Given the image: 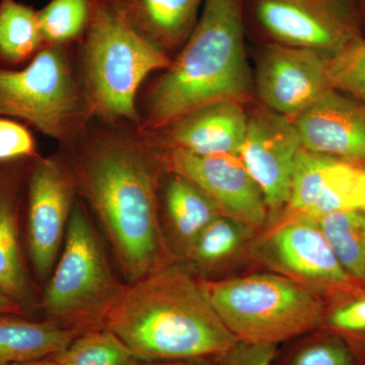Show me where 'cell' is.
Listing matches in <instances>:
<instances>
[{
  "label": "cell",
  "mask_w": 365,
  "mask_h": 365,
  "mask_svg": "<svg viewBox=\"0 0 365 365\" xmlns=\"http://www.w3.org/2000/svg\"><path fill=\"white\" fill-rule=\"evenodd\" d=\"M88 128L66 151L78 197L97 218L126 282L175 256L163 234L160 189L168 173L160 151L136 126Z\"/></svg>",
  "instance_id": "cell-1"
},
{
  "label": "cell",
  "mask_w": 365,
  "mask_h": 365,
  "mask_svg": "<svg viewBox=\"0 0 365 365\" xmlns=\"http://www.w3.org/2000/svg\"><path fill=\"white\" fill-rule=\"evenodd\" d=\"M106 330L139 360L220 359L237 342L217 316L203 279L176 260L132 282Z\"/></svg>",
  "instance_id": "cell-2"
},
{
  "label": "cell",
  "mask_w": 365,
  "mask_h": 365,
  "mask_svg": "<svg viewBox=\"0 0 365 365\" xmlns=\"http://www.w3.org/2000/svg\"><path fill=\"white\" fill-rule=\"evenodd\" d=\"M245 45L244 0H205L195 29L153 86L139 131L153 133L188 113L253 97Z\"/></svg>",
  "instance_id": "cell-3"
},
{
  "label": "cell",
  "mask_w": 365,
  "mask_h": 365,
  "mask_svg": "<svg viewBox=\"0 0 365 365\" xmlns=\"http://www.w3.org/2000/svg\"><path fill=\"white\" fill-rule=\"evenodd\" d=\"M78 73L93 119L138 126L137 95L144 81L165 71L172 56L141 37L107 0H97L81 40Z\"/></svg>",
  "instance_id": "cell-4"
},
{
  "label": "cell",
  "mask_w": 365,
  "mask_h": 365,
  "mask_svg": "<svg viewBox=\"0 0 365 365\" xmlns=\"http://www.w3.org/2000/svg\"><path fill=\"white\" fill-rule=\"evenodd\" d=\"M85 204L72 211L61 253L40 299L45 319L76 335L104 330L123 292Z\"/></svg>",
  "instance_id": "cell-5"
},
{
  "label": "cell",
  "mask_w": 365,
  "mask_h": 365,
  "mask_svg": "<svg viewBox=\"0 0 365 365\" xmlns=\"http://www.w3.org/2000/svg\"><path fill=\"white\" fill-rule=\"evenodd\" d=\"M213 309L235 340L278 346L314 332L326 318L324 299L280 274L203 279Z\"/></svg>",
  "instance_id": "cell-6"
},
{
  "label": "cell",
  "mask_w": 365,
  "mask_h": 365,
  "mask_svg": "<svg viewBox=\"0 0 365 365\" xmlns=\"http://www.w3.org/2000/svg\"><path fill=\"white\" fill-rule=\"evenodd\" d=\"M68 47L45 45L21 71L0 67V117L33 127L63 150L95 120Z\"/></svg>",
  "instance_id": "cell-7"
},
{
  "label": "cell",
  "mask_w": 365,
  "mask_h": 365,
  "mask_svg": "<svg viewBox=\"0 0 365 365\" xmlns=\"http://www.w3.org/2000/svg\"><path fill=\"white\" fill-rule=\"evenodd\" d=\"M252 256L321 299L349 295L359 282L339 263L317 218L283 212L252 242Z\"/></svg>",
  "instance_id": "cell-8"
},
{
  "label": "cell",
  "mask_w": 365,
  "mask_h": 365,
  "mask_svg": "<svg viewBox=\"0 0 365 365\" xmlns=\"http://www.w3.org/2000/svg\"><path fill=\"white\" fill-rule=\"evenodd\" d=\"M26 191L28 256L36 277L47 281L78 202L76 177L66 151L34 158Z\"/></svg>",
  "instance_id": "cell-9"
},
{
  "label": "cell",
  "mask_w": 365,
  "mask_h": 365,
  "mask_svg": "<svg viewBox=\"0 0 365 365\" xmlns=\"http://www.w3.org/2000/svg\"><path fill=\"white\" fill-rule=\"evenodd\" d=\"M244 7L269 42L327 57L364 35L353 0H244Z\"/></svg>",
  "instance_id": "cell-10"
},
{
  "label": "cell",
  "mask_w": 365,
  "mask_h": 365,
  "mask_svg": "<svg viewBox=\"0 0 365 365\" xmlns=\"http://www.w3.org/2000/svg\"><path fill=\"white\" fill-rule=\"evenodd\" d=\"M302 148L299 132L289 118L263 105L249 113L239 157L261 190L268 225L287 207L295 160Z\"/></svg>",
  "instance_id": "cell-11"
},
{
  "label": "cell",
  "mask_w": 365,
  "mask_h": 365,
  "mask_svg": "<svg viewBox=\"0 0 365 365\" xmlns=\"http://www.w3.org/2000/svg\"><path fill=\"white\" fill-rule=\"evenodd\" d=\"M158 150L167 172L193 182L222 215L254 232L267 227L265 200L239 155H198L179 150Z\"/></svg>",
  "instance_id": "cell-12"
},
{
  "label": "cell",
  "mask_w": 365,
  "mask_h": 365,
  "mask_svg": "<svg viewBox=\"0 0 365 365\" xmlns=\"http://www.w3.org/2000/svg\"><path fill=\"white\" fill-rule=\"evenodd\" d=\"M254 79L262 104L289 119L334 90L326 55L279 43L268 42L264 48Z\"/></svg>",
  "instance_id": "cell-13"
},
{
  "label": "cell",
  "mask_w": 365,
  "mask_h": 365,
  "mask_svg": "<svg viewBox=\"0 0 365 365\" xmlns=\"http://www.w3.org/2000/svg\"><path fill=\"white\" fill-rule=\"evenodd\" d=\"M364 190L365 165L302 148L284 212L319 218L333 211L360 209Z\"/></svg>",
  "instance_id": "cell-14"
},
{
  "label": "cell",
  "mask_w": 365,
  "mask_h": 365,
  "mask_svg": "<svg viewBox=\"0 0 365 365\" xmlns=\"http://www.w3.org/2000/svg\"><path fill=\"white\" fill-rule=\"evenodd\" d=\"M302 148L365 165V104L332 90L292 118Z\"/></svg>",
  "instance_id": "cell-15"
},
{
  "label": "cell",
  "mask_w": 365,
  "mask_h": 365,
  "mask_svg": "<svg viewBox=\"0 0 365 365\" xmlns=\"http://www.w3.org/2000/svg\"><path fill=\"white\" fill-rule=\"evenodd\" d=\"M247 125L248 113L244 105L222 101L198 108L162 130L143 133L160 150L198 155H239Z\"/></svg>",
  "instance_id": "cell-16"
},
{
  "label": "cell",
  "mask_w": 365,
  "mask_h": 365,
  "mask_svg": "<svg viewBox=\"0 0 365 365\" xmlns=\"http://www.w3.org/2000/svg\"><path fill=\"white\" fill-rule=\"evenodd\" d=\"M33 160L0 163V288L26 312L32 309L35 295L21 246L20 215Z\"/></svg>",
  "instance_id": "cell-17"
},
{
  "label": "cell",
  "mask_w": 365,
  "mask_h": 365,
  "mask_svg": "<svg viewBox=\"0 0 365 365\" xmlns=\"http://www.w3.org/2000/svg\"><path fill=\"white\" fill-rule=\"evenodd\" d=\"M205 0H107L141 37L168 55L179 52Z\"/></svg>",
  "instance_id": "cell-18"
},
{
  "label": "cell",
  "mask_w": 365,
  "mask_h": 365,
  "mask_svg": "<svg viewBox=\"0 0 365 365\" xmlns=\"http://www.w3.org/2000/svg\"><path fill=\"white\" fill-rule=\"evenodd\" d=\"M76 334L47 319L32 321L19 314H0V365H13L58 354Z\"/></svg>",
  "instance_id": "cell-19"
},
{
  "label": "cell",
  "mask_w": 365,
  "mask_h": 365,
  "mask_svg": "<svg viewBox=\"0 0 365 365\" xmlns=\"http://www.w3.org/2000/svg\"><path fill=\"white\" fill-rule=\"evenodd\" d=\"M163 201L168 228L181 257L204 228L222 215L211 199L193 182L170 173Z\"/></svg>",
  "instance_id": "cell-20"
},
{
  "label": "cell",
  "mask_w": 365,
  "mask_h": 365,
  "mask_svg": "<svg viewBox=\"0 0 365 365\" xmlns=\"http://www.w3.org/2000/svg\"><path fill=\"white\" fill-rule=\"evenodd\" d=\"M45 45L38 11L18 0H0V60L25 63Z\"/></svg>",
  "instance_id": "cell-21"
},
{
  "label": "cell",
  "mask_w": 365,
  "mask_h": 365,
  "mask_svg": "<svg viewBox=\"0 0 365 365\" xmlns=\"http://www.w3.org/2000/svg\"><path fill=\"white\" fill-rule=\"evenodd\" d=\"M317 220L343 269L357 282H365L364 211L343 209Z\"/></svg>",
  "instance_id": "cell-22"
},
{
  "label": "cell",
  "mask_w": 365,
  "mask_h": 365,
  "mask_svg": "<svg viewBox=\"0 0 365 365\" xmlns=\"http://www.w3.org/2000/svg\"><path fill=\"white\" fill-rule=\"evenodd\" d=\"M254 234L241 222L220 215L204 228L182 258L196 270L209 272L234 258Z\"/></svg>",
  "instance_id": "cell-23"
},
{
  "label": "cell",
  "mask_w": 365,
  "mask_h": 365,
  "mask_svg": "<svg viewBox=\"0 0 365 365\" xmlns=\"http://www.w3.org/2000/svg\"><path fill=\"white\" fill-rule=\"evenodd\" d=\"M97 0H51L38 11L46 45L71 46L90 26Z\"/></svg>",
  "instance_id": "cell-24"
},
{
  "label": "cell",
  "mask_w": 365,
  "mask_h": 365,
  "mask_svg": "<svg viewBox=\"0 0 365 365\" xmlns=\"http://www.w3.org/2000/svg\"><path fill=\"white\" fill-rule=\"evenodd\" d=\"M55 357L58 365H129L134 359L121 340L106 329L78 336Z\"/></svg>",
  "instance_id": "cell-25"
},
{
  "label": "cell",
  "mask_w": 365,
  "mask_h": 365,
  "mask_svg": "<svg viewBox=\"0 0 365 365\" xmlns=\"http://www.w3.org/2000/svg\"><path fill=\"white\" fill-rule=\"evenodd\" d=\"M329 79L339 91L365 104V36L348 42L327 57Z\"/></svg>",
  "instance_id": "cell-26"
},
{
  "label": "cell",
  "mask_w": 365,
  "mask_h": 365,
  "mask_svg": "<svg viewBox=\"0 0 365 365\" xmlns=\"http://www.w3.org/2000/svg\"><path fill=\"white\" fill-rule=\"evenodd\" d=\"M349 344L337 334L327 331L297 346L284 365H356Z\"/></svg>",
  "instance_id": "cell-27"
},
{
  "label": "cell",
  "mask_w": 365,
  "mask_h": 365,
  "mask_svg": "<svg viewBox=\"0 0 365 365\" xmlns=\"http://www.w3.org/2000/svg\"><path fill=\"white\" fill-rule=\"evenodd\" d=\"M323 327L343 338L359 359L365 360V295L336 307L327 316Z\"/></svg>",
  "instance_id": "cell-28"
},
{
  "label": "cell",
  "mask_w": 365,
  "mask_h": 365,
  "mask_svg": "<svg viewBox=\"0 0 365 365\" xmlns=\"http://www.w3.org/2000/svg\"><path fill=\"white\" fill-rule=\"evenodd\" d=\"M39 155L35 138L26 125L9 118H0V163Z\"/></svg>",
  "instance_id": "cell-29"
},
{
  "label": "cell",
  "mask_w": 365,
  "mask_h": 365,
  "mask_svg": "<svg viewBox=\"0 0 365 365\" xmlns=\"http://www.w3.org/2000/svg\"><path fill=\"white\" fill-rule=\"evenodd\" d=\"M277 346L237 343L218 360V365H275Z\"/></svg>",
  "instance_id": "cell-30"
},
{
  "label": "cell",
  "mask_w": 365,
  "mask_h": 365,
  "mask_svg": "<svg viewBox=\"0 0 365 365\" xmlns=\"http://www.w3.org/2000/svg\"><path fill=\"white\" fill-rule=\"evenodd\" d=\"M220 359L139 360L134 359L129 365H218Z\"/></svg>",
  "instance_id": "cell-31"
},
{
  "label": "cell",
  "mask_w": 365,
  "mask_h": 365,
  "mask_svg": "<svg viewBox=\"0 0 365 365\" xmlns=\"http://www.w3.org/2000/svg\"><path fill=\"white\" fill-rule=\"evenodd\" d=\"M0 314H19L26 316L25 307L21 306L18 300L7 294L2 288H0Z\"/></svg>",
  "instance_id": "cell-32"
},
{
  "label": "cell",
  "mask_w": 365,
  "mask_h": 365,
  "mask_svg": "<svg viewBox=\"0 0 365 365\" xmlns=\"http://www.w3.org/2000/svg\"><path fill=\"white\" fill-rule=\"evenodd\" d=\"M13 365H58V364H57L55 355H52V356L44 357V359L30 360V361L21 362V364Z\"/></svg>",
  "instance_id": "cell-33"
},
{
  "label": "cell",
  "mask_w": 365,
  "mask_h": 365,
  "mask_svg": "<svg viewBox=\"0 0 365 365\" xmlns=\"http://www.w3.org/2000/svg\"><path fill=\"white\" fill-rule=\"evenodd\" d=\"M357 11H359L360 21H361L362 31L365 36V0H353Z\"/></svg>",
  "instance_id": "cell-34"
},
{
  "label": "cell",
  "mask_w": 365,
  "mask_h": 365,
  "mask_svg": "<svg viewBox=\"0 0 365 365\" xmlns=\"http://www.w3.org/2000/svg\"><path fill=\"white\" fill-rule=\"evenodd\" d=\"M360 210L364 211L365 212V190L364 194V199H362L361 206H360Z\"/></svg>",
  "instance_id": "cell-35"
}]
</instances>
